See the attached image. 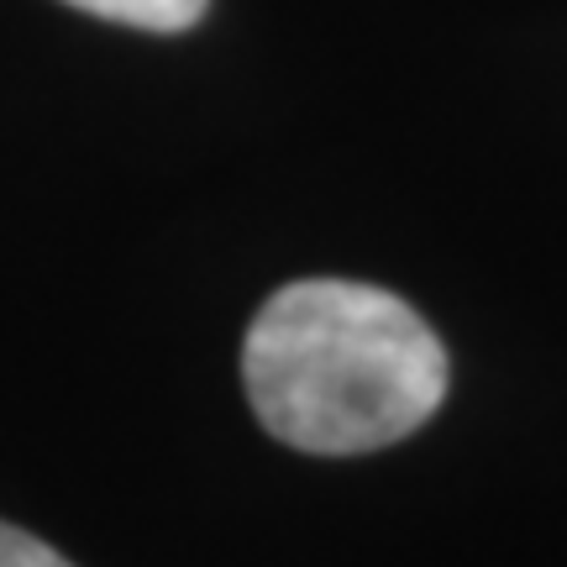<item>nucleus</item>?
<instances>
[{
    "instance_id": "nucleus-2",
    "label": "nucleus",
    "mask_w": 567,
    "mask_h": 567,
    "mask_svg": "<svg viewBox=\"0 0 567 567\" xmlns=\"http://www.w3.org/2000/svg\"><path fill=\"white\" fill-rule=\"evenodd\" d=\"M74 11H90L101 21H122V27H142V32H184L205 17L210 0H63Z\"/></svg>"
},
{
    "instance_id": "nucleus-1",
    "label": "nucleus",
    "mask_w": 567,
    "mask_h": 567,
    "mask_svg": "<svg viewBox=\"0 0 567 567\" xmlns=\"http://www.w3.org/2000/svg\"><path fill=\"white\" fill-rule=\"evenodd\" d=\"M243 384L268 436L316 457H358L421 431L446 394V347L400 295L300 279L252 316Z\"/></svg>"
},
{
    "instance_id": "nucleus-3",
    "label": "nucleus",
    "mask_w": 567,
    "mask_h": 567,
    "mask_svg": "<svg viewBox=\"0 0 567 567\" xmlns=\"http://www.w3.org/2000/svg\"><path fill=\"white\" fill-rule=\"evenodd\" d=\"M0 567H74V563L59 557L48 542H38V536H27V530L0 520Z\"/></svg>"
}]
</instances>
